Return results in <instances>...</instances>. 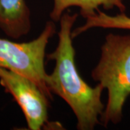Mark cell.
I'll return each mask as SVG.
<instances>
[{"mask_svg":"<svg viewBox=\"0 0 130 130\" xmlns=\"http://www.w3.org/2000/svg\"><path fill=\"white\" fill-rule=\"evenodd\" d=\"M78 14L65 12L60 19L59 42L56 49L47 54L48 60L55 61L52 73L48 74L46 85L51 94L61 98L77 118V129L92 130L99 124L98 117L104 111L101 101L103 87L95 88L86 83L79 74L75 64V50L72 31Z\"/></svg>","mask_w":130,"mask_h":130,"instance_id":"1","label":"cell"},{"mask_svg":"<svg viewBox=\"0 0 130 130\" xmlns=\"http://www.w3.org/2000/svg\"><path fill=\"white\" fill-rule=\"evenodd\" d=\"M91 77L108 90L106 106L100 119L101 124L105 127L109 124H119L130 95V35H107Z\"/></svg>","mask_w":130,"mask_h":130,"instance_id":"2","label":"cell"},{"mask_svg":"<svg viewBox=\"0 0 130 130\" xmlns=\"http://www.w3.org/2000/svg\"><path fill=\"white\" fill-rule=\"evenodd\" d=\"M56 25L48 21L41 34L29 42L18 43L0 38V67L25 76L39 86L48 98H53L46 85L45 70L46 48L56 31Z\"/></svg>","mask_w":130,"mask_h":130,"instance_id":"3","label":"cell"},{"mask_svg":"<svg viewBox=\"0 0 130 130\" xmlns=\"http://www.w3.org/2000/svg\"><path fill=\"white\" fill-rule=\"evenodd\" d=\"M0 85L21 108L29 129L40 130L48 124L49 99L32 79L0 67Z\"/></svg>","mask_w":130,"mask_h":130,"instance_id":"4","label":"cell"},{"mask_svg":"<svg viewBox=\"0 0 130 130\" xmlns=\"http://www.w3.org/2000/svg\"><path fill=\"white\" fill-rule=\"evenodd\" d=\"M30 28V12L25 0H0V29L7 36L18 39Z\"/></svg>","mask_w":130,"mask_h":130,"instance_id":"5","label":"cell"},{"mask_svg":"<svg viewBox=\"0 0 130 130\" xmlns=\"http://www.w3.org/2000/svg\"><path fill=\"white\" fill-rule=\"evenodd\" d=\"M124 0H54V7L50 13V18L53 21H59L62 14L67 8L77 7L80 14L84 18L95 14L101 6L105 9L117 7L121 12H124L126 6Z\"/></svg>","mask_w":130,"mask_h":130,"instance_id":"6","label":"cell"},{"mask_svg":"<svg viewBox=\"0 0 130 130\" xmlns=\"http://www.w3.org/2000/svg\"><path fill=\"white\" fill-rule=\"evenodd\" d=\"M85 19L86 21L84 25L76 28L72 31V38L94 28L130 30V18L124 12L111 16L98 9L95 14L89 16Z\"/></svg>","mask_w":130,"mask_h":130,"instance_id":"7","label":"cell"}]
</instances>
